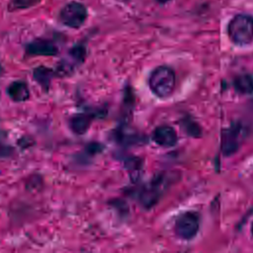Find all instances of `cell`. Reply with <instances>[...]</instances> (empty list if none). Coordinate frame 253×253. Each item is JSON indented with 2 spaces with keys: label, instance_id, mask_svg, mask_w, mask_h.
I'll return each mask as SVG.
<instances>
[{
  "label": "cell",
  "instance_id": "5",
  "mask_svg": "<svg viewBox=\"0 0 253 253\" xmlns=\"http://www.w3.org/2000/svg\"><path fill=\"white\" fill-rule=\"evenodd\" d=\"M199 227L200 218L197 212L186 211L176 219L174 230L177 236H179L180 238L190 240L197 235Z\"/></svg>",
  "mask_w": 253,
  "mask_h": 253
},
{
  "label": "cell",
  "instance_id": "7",
  "mask_svg": "<svg viewBox=\"0 0 253 253\" xmlns=\"http://www.w3.org/2000/svg\"><path fill=\"white\" fill-rule=\"evenodd\" d=\"M152 139L162 147H172L177 143L178 136L176 130L172 126H159L154 129Z\"/></svg>",
  "mask_w": 253,
  "mask_h": 253
},
{
  "label": "cell",
  "instance_id": "6",
  "mask_svg": "<svg viewBox=\"0 0 253 253\" xmlns=\"http://www.w3.org/2000/svg\"><path fill=\"white\" fill-rule=\"evenodd\" d=\"M27 52L36 56H54L58 53V48L53 42L46 39H37L27 44Z\"/></svg>",
  "mask_w": 253,
  "mask_h": 253
},
{
  "label": "cell",
  "instance_id": "8",
  "mask_svg": "<svg viewBox=\"0 0 253 253\" xmlns=\"http://www.w3.org/2000/svg\"><path fill=\"white\" fill-rule=\"evenodd\" d=\"M240 129L237 126H230L223 131L221 137V149L225 155H230L235 152L239 145Z\"/></svg>",
  "mask_w": 253,
  "mask_h": 253
},
{
  "label": "cell",
  "instance_id": "13",
  "mask_svg": "<svg viewBox=\"0 0 253 253\" xmlns=\"http://www.w3.org/2000/svg\"><path fill=\"white\" fill-rule=\"evenodd\" d=\"M42 0H10L8 3V10L15 12L19 10H26L38 5Z\"/></svg>",
  "mask_w": 253,
  "mask_h": 253
},
{
  "label": "cell",
  "instance_id": "2",
  "mask_svg": "<svg viewBox=\"0 0 253 253\" xmlns=\"http://www.w3.org/2000/svg\"><path fill=\"white\" fill-rule=\"evenodd\" d=\"M176 79L174 71L165 65L154 68L148 77V86L151 92L159 98H167L175 89Z\"/></svg>",
  "mask_w": 253,
  "mask_h": 253
},
{
  "label": "cell",
  "instance_id": "12",
  "mask_svg": "<svg viewBox=\"0 0 253 253\" xmlns=\"http://www.w3.org/2000/svg\"><path fill=\"white\" fill-rule=\"evenodd\" d=\"M51 76H52V70L45 66H40L34 70L35 80L45 90H47L50 85Z\"/></svg>",
  "mask_w": 253,
  "mask_h": 253
},
{
  "label": "cell",
  "instance_id": "10",
  "mask_svg": "<svg viewBox=\"0 0 253 253\" xmlns=\"http://www.w3.org/2000/svg\"><path fill=\"white\" fill-rule=\"evenodd\" d=\"M92 122V118L87 114H76L71 117L69 120V126L71 130L78 134H84L90 127Z\"/></svg>",
  "mask_w": 253,
  "mask_h": 253
},
{
  "label": "cell",
  "instance_id": "4",
  "mask_svg": "<svg viewBox=\"0 0 253 253\" xmlns=\"http://www.w3.org/2000/svg\"><path fill=\"white\" fill-rule=\"evenodd\" d=\"M170 184V180L166 174L156 175L144 188L139 195L140 203L145 208L153 207L164 194Z\"/></svg>",
  "mask_w": 253,
  "mask_h": 253
},
{
  "label": "cell",
  "instance_id": "1",
  "mask_svg": "<svg viewBox=\"0 0 253 253\" xmlns=\"http://www.w3.org/2000/svg\"><path fill=\"white\" fill-rule=\"evenodd\" d=\"M229 40L236 45H247L253 41V17L249 14L234 15L227 25Z\"/></svg>",
  "mask_w": 253,
  "mask_h": 253
},
{
  "label": "cell",
  "instance_id": "11",
  "mask_svg": "<svg viewBox=\"0 0 253 253\" xmlns=\"http://www.w3.org/2000/svg\"><path fill=\"white\" fill-rule=\"evenodd\" d=\"M234 87L238 93L243 95H250L253 93V76L244 73L238 75L234 79Z\"/></svg>",
  "mask_w": 253,
  "mask_h": 253
},
{
  "label": "cell",
  "instance_id": "3",
  "mask_svg": "<svg viewBox=\"0 0 253 253\" xmlns=\"http://www.w3.org/2000/svg\"><path fill=\"white\" fill-rule=\"evenodd\" d=\"M88 17L86 6L78 1L67 2L59 11L58 19L61 24L71 29L82 27Z\"/></svg>",
  "mask_w": 253,
  "mask_h": 253
},
{
  "label": "cell",
  "instance_id": "14",
  "mask_svg": "<svg viewBox=\"0 0 253 253\" xmlns=\"http://www.w3.org/2000/svg\"><path fill=\"white\" fill-rule=\"evenodd\" d=\"M157 3H159V4H166V3H168V2H170V1H172V0H155Z\"/></svg>",
  "mask_w": 253,
  "mask_h": 253
},
{
  "label": "cell",
  "instance_id": "15",
  "mask_svg": "<svg viewBox=\"0 0 253 253\" xmlns=\"http://www.w3.org/2000/svg\"><path fill=\"white\" fill-rule=\"evenodd\" d=\"M251 234L253 236V222H252V225H251Z\"/></svg>",
  "mask_w": 253,
  "mask_h": 253
},
{
  "label": "cell",
  "instance_id": "9",
  "mask_svg": "<svg viewBox=\"0 0 253 253\" xmlns=\"http://www.w3.org/2000/svg\"><path fill=\"white\" fill-rule=\"evenodd\" d=\"M7 94L14 102H25L30 98V89L24 81H14L9 84Z\"/></svg>",
  "mask_w": 253,
  "mask_h": 253
}]
</instances>
